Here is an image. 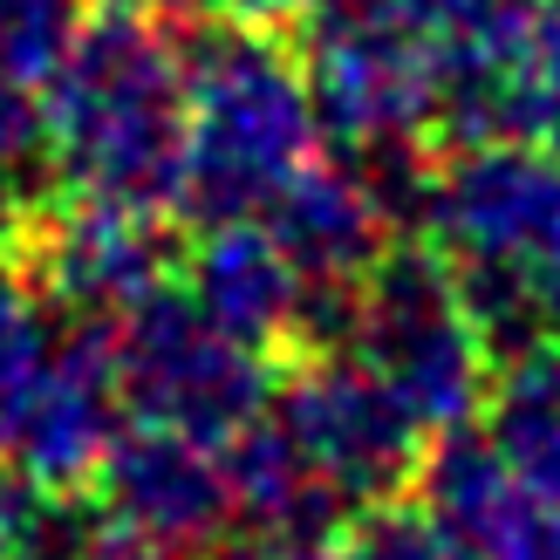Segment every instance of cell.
<instances>
[{"label":"cell","mask_w":560,"mask_h":560,"mask_svg":"<svg viewBox=\"0 0 560 560\" xmlns=\"http://www.w3.org/2000/svg\"><path fill=\"white\" fill-rule=\"evenodd\" d=\"M492 452L513 465L526 492L560 506V376H553V342L513 355L506 383L492 389Z\"/></svg>","instance_id":"cell-14"},{"label":"cell","mask_w":560,"mask_h":560,"mask_svg":"<svg viewBox=\"0 0 560 560\" xmlns=\"http://www.w3.org/2000/svg\"><path fill=\"white\" fill-rule=\"evenodd\" d=\"M124 431L117 376H109V322H69L55 328V349L21 389V404L0 424V465L21 486L75 492L103 465L109 438Z\"/></svg>","instance_id":"cell-9"},{"label":"cell","mask_w":560,"mask_h":560,"mask_svg":"<svg viewBox=\"0 0 560 560\" xmlns=\"http://www.w3.org/2000/svg\"><path fill=\"white\" fill-rule=\"evenodd\" d=\"M185 90V212L254 219L307 158L322 151V124L307 103L301 48L273 21L212 14L178 42Z\"/></svg>","instance_id":"cell-2"},{"label":"cell","mask_w":560,"mask_h":560,"mask_svg":"<svg viewBox=\"0 0 560 560\" xmlns=\"http://www.w3.org/2000/svg\"><path fill=\"white\" fill-rule=\"evenodd\" d=\"M342 349L417 417V431H465L492 397V349L458 307L438 246H383L376 267L355 280Z\"/></svg>","instance_id":"cell-3"},{"label":"cell","mask_w":560,"mask_h":560,"mask_svg":"<svg viewBox=\"0 0 560 560\" xmlns=\"http://www.w3.org/2000/svg\"><path fill=\"white\" fill-rule=\"evenodd\" d=\"M96 8H124V14H151V21H164V14L199 8V0H96Z\"/></svg>","instance_id":"cell-21"},{"label":"cell","mask_w":560,"mask_h":560,"mask_svg":"<svg viewBox=\"0 0 560 560\" xmlns=\"http://www.w3.org/2000/svg\"><path fill=\"white\" fill-rule=\"evenodd\" d=\"M328 560H479L431 506H404V499H370L349 534H335Z\"/></svg>","instance_id":"cell-15"},{"label":"cell","mask_w":560,"mask_h":560,"mask_svg":"<svg viewBox=\"0 0 560 560\" xmlns=\"http://www.w3.org/2000/svg\"><path fill=\"white\" fill-rule=\"evenodd\" d=\"M21 219H27V199L0 178V267H14V246H21Z\"/></svg>","instance_id":"cell-20"},{"label":"cell","mask_w":560,"mask_h":560,"mask_svg":"<svg viewBox=\"0 0 560 560\" xmlns=\"http://www.w3.org/2000/svg\"><path fill=\"white\" fill-rule=\"evenodd\" d=\"M42 158L55 191L124 212H178L185 199V90L178 42L151 14H82L42 82Z\"/></svg>","instance_id":"cell-1"},{"label":"cell","mask_w":560,"mask_h":560,"mask_svg":"<svg viewBox=\"0 0 560 560\" xmlns=\"http://www.w3.org/2000/svg\"><path fill=\"white\" fill-rule=\"evenodd\" d=\"M109 376L124 417L185 431L199 444H219L273 404L267 349H246L226 328H212L178 280H158L124 315H109Z\"/></svg>","instance_id":"cell-4"},{"label":"cell","mask_w":560,"mask_h":560,"mask_svg":"<svg viewBox=\"0 0 560 560\" xmlns=\"http://www.w3.org/2000/svg\"><path fill=\"white\" fill-rule=\"evenodd\" d=\"M14 273L42 294L48 315L69 322H109L124 315L137 294H151L158 280H172V233L151 212H124L103 199H27Z\"/></svg>","instance_id":"cell-8"},{"label":"cell","mask_w":560,"mask_h":560,"mask_svg":"<svg viewBox=\"0 0 560 560\" xmlns=\"http://www.w3.org/2000/svg\"><path fill=\"white\" fill-rule=\"evenodd\" d=\"M90 486L124 526H137L164 553H199L212 540H226L233 526V492H226L212 444L164 431V424L117 431L103 465L90 471Z\"/></svg>","instance_id":"cell-10"},{"label":"cell","mask_w":560,"mask_h":560,"mask_svg":"<svg viewBox=\"0 0 560 560\" xmlns=\"http://www.w3.org/2000/svg\"><path fill=\"white\" fill-rule=\"evenodd\" d=\"M42 158V96L27 82L0 75V178Z\"/></svg>","instance_id":"cell-18"},{"label":"cell","mask_w":560,"mask_h":560,"mask_svg":"<svg viewBox=\"0 0 560 560\" xmlns=\"http://www.w3.org/2000/svg\"><path fill=\"white\" fill-rule=\"evenodd\" d=\"M212 14H240V21H273V27H288L307 14V0H212Z\"/></svg>","instance_id":"cell-19"},{"label":"cell","mask_w":560,"mask_h":560,"mask_svg":"<svg viewBox=\"0 0 560 560\" xmlns=\"http://www.w3.org/2000/svg\"><path fill=\"white\" fill-rule=\"evenodd\" d=\"M191 307L246 349H288L301 315V273L260 219H212L185 260Z\"/></svg>","instance_id":"cell-13"},{"label":"cell","mask_w":560,"mask_h":560,"mask_svg":"<svg viewBox=\"0 0 560 560\" xmlns=\"http://www.w3.org/2000/svg\"><path fill=\"white\" fill-rule=\"evenodd\" d=\"M90 0H0V75L42 90L62 62L69 35L82 27Z\"/></svg>","instance_id":"cell-16"},{"label":"cell","mask_w":560,"mask_h":560,"mask_svg":"<svg viewBox=\"0 0 560 560\" xmlns=\"http://www.w3.org/2000/svg\"><path fill=\"white\" fill-rule=\"evenodd\" d=\"M273 424L335 499H397L424 465V431L355 355H301Z\"/></svg>","instance_id":"cell-7"},{"label":"cell","mask_w":560,"mask_h":560,"mask_svg":"<svg viewBox=\"0 0 560 560\" xmlns=\"http://www.w3.org/2000/svg\"><path fill=\"white\" fill-rule=\"evenodd\" d=\"M417 486L479 560H560V506L526 492L492 444L444 431V444L417 465Z\"/></svg>","instance_id":"cell-11"},{"label":"cell","mask_w":560,"mask_h":560,"mask_svg":"<svg viewBox=\"0 0 560 560\" xmlns=\"http://www.w3.org/2000/svg\"><path fill=\"white\" fill-rule=\"evenodd\" d=\"M48 349H55V322H48L42 294L27 288L14 267H0V424H8V410L21 404V389L35 383Z\"/></svg>","instance_id":"cell-17"},{"label":"cell","mask_w":560,"mask_h":560,"mask_svg":"<svg viewBox=\"0 0 560 560\" xmlns=\"http://www.w3.org/2000/svg\"><path fill=\"white\" fill-rule=\"evenodd\" d=\"M260 212H267V233H273L280 254H288V267L301 280H335V288H349V280L370 273L383 240H389V206L370 185V172L335 164L322 151L307 158Z\"/></svg>","instance_id":"cell-12"},{"label":"cell","mask_w":560,"mask_h":560,"mask_svg":"<svg viewBox=\"0 0 560 560\" xmlns=\"http://www.w3.org/2000/svg\"><path fill=\"white\" fill-rule=\"evenodd\" d=\"M307 103L322 137L349 164H404L417 137L438 124V62L431 42L383 8V0H307Z\"/></svg>","instance_id":"cell-5"},{"label":"cell","mask_w":560,"mask_h":560,"mask_svg":"<svg viewBox=\"0 0 560 560\" xmlns=\"http://www.w3.org/2000/svg\"><path fill=\"white\" fill-rule=\"evenodd\" d=\"M417 212L444 260L526 267L560 280V151L534 137H479L424 172Z\"/></svg>","instance_id":"cell-6"},{"label":"cell","mask_w":560,"mask_h":560,"mask_svg":"<svg viewBox=\"0 0 560 560\" xmlns=\"http://www.w3.org/2000/svg\"><path fill=\"white\" fill-rule=\"evenodd\" d=\"M553 376H560V342H553Z\"/></svg>","instance_id":"cell-22"}]
</instances>
